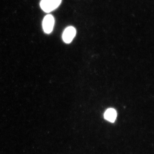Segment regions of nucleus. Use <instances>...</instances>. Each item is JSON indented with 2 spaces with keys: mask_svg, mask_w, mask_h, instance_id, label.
Returning a JSON list of instances; mask_svg holds the SVG:
<instances>
[{
  "mask_svg": "<svg viewBox=\"0 0 154 154\" xmlns=\"http://www.w3.org/2000/svg\"><path fill=\"white\" fill-rule=\"evenodd\" d=\"M62 0H42L40 7L46 13H49L55 10L61 2Z\"/></svg>",
  "mask_w": 154,
  "mask_h": 154,
  "instance_id": "f257e3e1",
  "label": "nucleus"
},
{
  "mask_svg": "<svg viewBox=\"0 0 154 154\" xmlns=\"http://www.w3.org/2000/svg\"><path fill=\"white\" fill-rule=\"evenodd\" d=\"M54 24V19L51 15H48L43 19L42 27L44 32L46 33H50L52 32Z\"/></svg>",
  "mask_w": 154,
  "mask_h": 154,
  "instance_id": "f03ea898",
  "label": "nucleus"
},
{
  "mask_svg": "<svg viewBox=\"0 0 154 154\" xmlns=\"http://www.w3.org/2000/svg\"><path fill=\"white\" fill-rule=\"evenodd\" d=\"M76 31L74 27L70 26L67 27L64 31L63 34V39L65 42L69 43L75 36Z\"/></svg>",
  "mask_w": 154,
  "mask_h": 154,
  "instance_id": "7ed1b4c3",
  "label": "nucleus"
},
{
  "mask_svg": "<svg viewBox=\"0 0 154 154\" xmlns=\"http://www.w3.org/2000/svg\"><path fill=\"white\" fill-rule=\"evenodd\" d=\"M117 113L116 111L113 108L107 109L104 114V117L106 120L110 122H113L116 119Z\"/></svg>",
  "mask_w": 154,
  "mask_h": 154,
  "instance_id": "20e7f679",
  "label": "nucleus"
}]
</instances>
